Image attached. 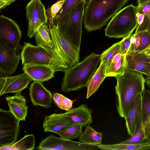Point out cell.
Returning <instances> with one entry per match:
<instances>
[{
	"instance_id": "obj_17",
	"label": "cell",
	"mask_w": 150,
	"mask_h": 150,
	"mask_svg": "<svg viewBox=\"0 0 150 150\" xmlns=\"http://www.w3.org/2000/svg\"><path fill=\"white\" fill-rule=\"evenodd\" d=\"M23 70L33 81L43 82L54 77L56 71L51 67L45 65L30 64L23 65Z\"/></svg>"
},
{
	"instance_id": "obj_5",
	"label": "cell",
	"mask_w": 150,
	"mask_h": 150,
	"mask_svg": "<svg viewBox=\"0 0 150 150\" xmlns=\"http://www.w3.org/2000/svg\"><path fill=\"white\" fill-rule=\"evenodd\" d=\"M137 7L132 4L118 11L110 19L105 30L109 38H124L132 34L137 27Z\"/></svg>"
},
{
	"instance_id": "obj_44",
	"label": "cell",
	"mask_w": 150,
	"mask_h": 150,
	"mask_svg": "<svg viewBox=\"0 0 150 150\" xmlns=\"http://www.w3.org/2000/svg\"><path fill=\"white\" fill-rule=\"evenodd\" d=\"M144 52L147 57L150 60V50L142 51Z\"/></svg>"
},
{
	"instance_id": "obj_25",
	"label": "cell",
	"mask_w": 150,
	"mask_h": 150,
	"mask_svg": "<svg viewBox=\"0 0 150 150\" xmlns=\"http://www.w3.org/2000/svg\"><path fill=\"white\" fill-rule=\"evenodd\" d=\"M100 150H148L150 149V141L136 144L119 143L113 144H100L97 145Z\"/></svg>"
},
{
	"instance_id": "obj_31",
	"label": "cell",
	"mask_w": 150,
	"mask_h": 150,
	"mask_svg": "<svg viewBox=\"0 0 150 150\" xmlns=\"http://www.w3.org/2000/svg\"><path fill=\"white\" fill-rule=\"evenodd\" d=\"M53 100L55 104L60 108L68 111L72 107L75 100H71L62 94L55 93L52 95Z\"/></svg>"
},
{
	"instance_id": "obj_34",
	"label": "cell",
	"mask_w": 150,
	"mask_h": 150,
	"mask_svg": "<svg viewBox=\"0 0 150 150\" xmlns=\"http://www.w3.org/2000/svg\"><path fill=\"white\" fill-rule=\"evenodd\" d=\"M65 0H59L46 10L47 18H54L61 8Z\"/></svg>"
},
{
	"instance_id": "obj_30",
	"label": "cell",
	"mask_w": 150,
	"mask_h": 150,
	"mask_svg": "<svg viewBox=\"0 0 150 150\" xmlns=\"http://www.w3.org/2000/svg\"><path fill=\"white\" fill-rule=\"evenodd\" d=\"M120 42L115 43L100 54L101 61L105 63L107 68L110 66L115 55L119 53H120Z\"/></svg>"
},
{
	"instance_id": "obj_28",
	"label": "cell",
	"mask_w": 150,
	"mask_h": 150,
	"mask_svg": "<svg viewBox=\"0 0 150 150\" xmlns=\"http://www.w3.org/2000/svg\"><path fill=\"white\" fill-rule=\"evenodd\" d=\"M125 55H123L122 58L118 62L111 64L106 69V74L107 77H116L123 75L126 69Z\"/></svg>"
},
{
	"instance_id": "obj_11",
	"label": "cell",
	"mask_w": 150,
	"mask_h": 150,
	"mask_svg": "<svg viewBox=\"0 0 150 150\" xmlns=\"http://www.w3.org/2000/svg\"><path fill=\"white\" fill-rule=\"evenodd\" d=\"M22 33L16 22L3 15L0 16V40L8 46L20 50Z\"/></svg>"
},
{
	"instance_id": "obj_21",
	"label": "cell",
	"mask_w": 150,
	"mask_h": 150,
	"mask_svg": "<svg viewBox=\"0 0 150 150\" xmlns=\"http://www.w3.org/2000/svg\"><path fill=\"white\" fill-rule=\"evenodd\" d=\"M34 36L37 45L57 54L62 58L55 47L47 23L42 25L35 32Z\"/></svg>"
},
{
	"instance_id": "obj_15",
	"label": "cell",
	"mask_w": 150,
	"mask_h": 150,
	"mask_svg": "<svg viewBox=\"0 0 150 150\" xmlns=\"http://www.w3.org/2000/svg\"><path fill=\"white\" fill-rule=\"evenodd\" d=\"M43 83L33 81L29 88V95L33 105L48 108L52 106L53 96L50 91L44 86Z\"/></svg>"
},
{
	"instance_id": "obj_39",
	"label": "cell",
	"mask_w": 150,
	"mask_h": 150,
	"mask_svg": "<svg viewBox=\"0 0 150 150\" xmlns=\"http://www.w3.org/2000/svg\"><path fill=\"white\" fill-rule=\"evenodd\" d=\"M17 0H0V9H3Z\"/></svg>"
},
{
	"instance_id": "obj_7",
	"label": "cell",
	"mask_w": 150,
	"mask_h": 150,
	"mask_svg": "<svg viewBox=\"0 0 150 150\" xmlns=\"http://www.w3.org/2000/svg\"><path fill=\"white\" fill-rule=\"evenodd\" d=\"M47 23L55 47L69 67L79 62L80 49L76 48L63 34L53 20L48 19Z\"/></svg>"
},
{
	"instance_id": "obj_50",
	"label": "cell",
	"mask_w": 150,
	"mask_h": 150,
	"mask_svg": "<svg viewBox=\"0 0 150 150\" xmlns=\"http://www.w3.org/2000/svg\"><path fill=\"white\" fill-rule=\"evenodd\" d=\"M149 140L150 141V139Z\"/></svg>"
},
{
	"instance_id": "obj_48",
	"label": "cell",
	"mask_w": 150,
	"mask_h": 150,
	"mask_svg": "<svg viewBox=\"0 0 150 150\" xmlns=\"http://www.w3.org/2000/svg\"><path fill=\"white\" fill-rule=\"evenodd\" d=\"M150 48V45H149V46L146 49H148V48Z\"/></svg>"
},
{
	"instance_id": "obj_24",
	"label": "cell",
	"mask_w": 150,
	"mask_h": 150,
	"mask_svg": "<svg viewBox=\"0 0 150 150\" xmlns=\"http://www.w3.org/2000/svg\"><path fill=\"white\" fill-rule=\"evenodd\" d=\"M35 138L33 134L25 135L18 142L10 145L0 147L1 150H30L35 148Z\"/></svg>"
},
{
	"instance_id": "obj_49",
	"label": "cell",
	"mask_w": 150,
	"mask_h": 150,
	"mask_svg": "<svg viewBox=\"0 0 150 150\" xmlns=\"http://www.w3.org/2000/svg\"><path fill=\"white\" fill-rule=\"evenodd\" d=\"M85 0H83V1H84V2H85Z\"/></svg>"
},
{
	"instance_id": "obj_18",
	"label": "cell",
	"mask_w": 150,
	"mask_h": 150,
	"mask_svg": "<svg viewBox=\"0 0 150 150\" xmlns=\"http://www.w3.org/2000/svg\"><path fill=\"white\" fill-rule=\"evenodd\" d=\"M9 110L19 121H25L27 116L28 107L26 100L21 93L13 96L5 97Z\"/></svg>"
},
{
	"instance_id": "obj_37",
	"label": "cell",
	"mask_w": 150,
	"mask_h": 150,
	"mask_svg": "<svg viewBox=\"0 0 150 150\" xmlns=\"http://www.w3.org/2000/svg\"><path fill=\"white\" fill-rule=\"evenodd\" d=\"M150 21V11L144 18L142 24L138 26L135 33L145 30L146 26L147 23Z\"/></svg>"
},
{
	"instance_id": "obj_3",
	"label": "cell",
	"mask_w": 150,
	"mask_h": 150,
	"mask_svg": "<svg viewBox=\"0 0 150 150\" xmlns=\"http://www.w3.org/2000/svg\"><path fill=\"white\" fill-rule=\"evenodd\" d=\"M100 61V55L92 52L69 68L64 72L61 90L68 93L87 86Z\"/></svg>"
},
{
	"instance_id": "obj_51",
	"label": "cell",
	"mask_w": 150,
	"mask_h": 150,
	"mask_svg": "<svg viewBox=\"0 0 150 150\" xmlns=\"http://www.w3.org/2000/svg\"><path fill=\"white\" fill-rule=\"evenodd\" d=\"M149 149L150 150V149Z\"/></svg>"
},
{
	"instance_id": "obj_22",
	"label": "cell",
	"mask_w": 150,
	"mask_h": 150,
	"mask_svg": "<svg viewBox=\"0 0 150 150\" xmlns=\"http://www.w3.org/2000/svg\"><path fill=\"white\" fill-rule=\"evenodd\" d=\"M128 52H140L144 50L150 45V33L144 30L132 34Z\"/></svg>"
},
{
	"instance_id": "obj_42",
	"label": "cell",
	"mask_w": 150,
	"mask_h": 150,
	"mask_svg": "<svg viewBox=\"0 0 150 150\" xmlns=\"http://www.w3.org/2000/svg\"><path fill=\"white\" fill-rule=\"evenodd\" d=\"M144 74L146 75V77L150 78V63L146 67Z\"/></svg>"
},
{
	"instance_id": "obj_1",
	"label": "cell",
	"mask_w": 150,
	"mask_h": 150,
	"mask_svg": "<svg viewBox=\"0 0 150 150\" xmlns=\"http://www.w3.org/2000/svg\"><path fill=\"white\" fill-rule=\"evenodd\" d=\"M115 78L117 109L120 116L125 119L132 103L144 90L146 80L142 73L127 69Z\"/></svg>"
},
{
	"instance_id": "obj_20",
	"label": "cell",
	"mask_w": 150,
	"mask_h": 150,
	"mask_svg": "<svg viewBox=\"0 0 150 150\" xmlns=\"http://www.w3.org/2000/svg\"><path fill=\"white\" fill-rule=\"evenodd\" d=\"M93 110L89 108L86 104L71 108L65 112L69 115L75 124L80 125L83 127L90 125L93 122L91 114Z\"/></svg>"
},
{
	"instance_id": "obj_32",
	"label": "cell",
	"mask_w": 150,
	"mask_h": 150,
	"mask_svg": "<svg viewBox=\"0 0 150 150\" xmlns=\"http://www.w3.org/2000/svg\"><path fill=\"white\" fill-rule=\"evenodd\" d=\"M83 0H65L61 8L54 18V21L59 19L75 6Z\"/></svg>"
},
{
	"instance_id": "obj_16",
	"label": "cell",
	"mask_w": 150,
	"mask_h": 150,
	"mask_svg": "<svg viewBox=\"0 0 150 150\" xmlns=\"http://www.w3.org/2000/svg\"><path fill=\"white\" fill-rule=\"evenodd\" d=\"M75 124L70 117L65 113H54L45 117L43 127L45 132L57 134L59 131Z\"/></svg>"
},
{
	"instance_id": "obj_27",
	"label": "cell",
	"mask_w": 150,
	"mask_h": 150,
	"mask_svg": "<svg viewBox=\"0 0 150 150\" xmlns=\"http://www.w3.org/2000/svg\"><path fill=\"white\" fill-rule=\"evenodd\" d=\"M82 127L80 125L75 124L59 131L57 134L62 139L72 140L77 138L82 132Z\"/></svg>"
},
{
	"instance_id": "obj_35",
	"label": "cell",
	"mask_w": 150,
	"mask_h": 150,
	"mask_svg": "<svg viewBox=\"0 0 150 150\" xmlns=\"http://www.w3.org/2000/svg\"><path fill=\"white\" fill-rule=\"evenodd\" d=\"M132 34L124 38L120 41V53L126 55L129 52L131 43V38Z\"/></svg>"
},
{
	"instance_id": "obj_19",
	"label": "cell",
	"mask_w": 150,
	"mask_h": 150,
	"mask_svg": "<svg viewBox=\"0 0 150 150\" xmlns=\"http://www.w3.org/2000/svg\"><path fill=\"white\" fill-rule=\"evenodd\" d=\"M126 69L139 71L144 74L146 67L150 60L144 52H128L125 55Z\"/></svg>"
},
{
	"instance_id": "obj_23",
	"label": "cell",
	"mask_w": 150,
	"mask_h": 150,
	"mask_svg": "<svg viewBox=\"0 0 150 150\" xmlns=\"http://www.w3.org/2000/svg\"><path fill=\"white\" fill-rule=\"evenodd\" d=\"M106 67L105 63L101 61L100 66L90 80L87 86L86 98H88L98 89L105 78L107 77L106 74Z\"/></svg>"
},
{
	"instance_id": "obj_47",
	"label": "cell",
	"mask_w": 150,
	"mask_h": 150,
	"mask_svg": "<svg viewBox=\"0 0 150 150\" xmlns=\"http://www.w3.org/2000/svg\"><path fill=\"white\" fill-rule=\"evenodd\" d=\"M150 50V48L144 50Z\"/></svg>"
},
{
	"instance_id": "obj_12",
	"label": "cell",
	"mask_w": 150,
	"mask_h": 150,
	"mask_svg": "<svg viewBox=\"0 0 150 150\" xmlns=\"http://www.w3.org/2000/svg\"><path fill=\"white\" fill-rule=\"evenodd\" d=\"M21 59L19 50L10 47L0 40V76L15 73Z\"/></svg>"
},
{
	"instance_id": "obj_46",
	"label": "cell",
	"mask_w": 150,
	"mask_h": 150,
	"mask_svg": "<svg viewBox=\"0 0 150 150\" xmlns=\"http://www.w3.org/2000/svg\"><path fill=\"white\" fill-rule=\"evenodd\" d=\"M145 30H146L147 31L150 33V21H149L147 24Z\"/></svg>"
},
{
	"instance_id": "obj_6",
	"label": "cell",
	"mask_w": 150,
	"mask_h": 150,
	"mask_svg": "<svg viewBox=\"0 0 150 150\" xmlns=\"http://www.w3.org/2000/svg\"><path fill=\"white\" fill-rule=\"evenodd\" d=\"M85 2L75 6L62 17L54 21L63 34L80 49Z\"/></svg>"
},
{
	"instance_id": "obj_45",
	"label": "cell",
	"mask_w": 150,
	"mask_h": 150,
	"mask_svg": "<svg viewBox=\"0 0 150 150\" xmlns=\"http://www.w3.org/2000/svg\"><path fill=\"white\" fill-rule=\"evenodd\" d=\"M145 79L146 84L150 89V78L146 77Z\"/></svg>"
},
{
	"instance_id": "obj_29",
	"label": "cell",
	"mask_w": 150,
	"mask_h": 150,
	"mask_svg": "<svg viewBox=\"0 0 150 150\" xmlns=\"http://www.w3.org/2000/svg\"><path fill=\"white\" fill-rule=\"evenodd\" d=\"M142 124L144 127L150 119V90L144 89L142 97Z\"/></svg>"
},
{
	"instance_id": "obj_26",
	"label": "cell",
	"mask_w": 150,
	"mask_h": 150,
	"mask_svg": "<svg viewBox=\"0 0 150 150\" xmlns=\"http://www.w3.org/2000/svg\"><path fill=\"white\" fill-rule=\"evenodd\" d=\"M86 127L85 131L78 137L79 142L96 146L102 144V133L98 132L90 125Z\"/></svg>"
},
{
	"instance_id": "obj_36",
	"label": "cell",
	"mask_w": 150,
	"mask_h": 150,
	"mask_svg": "<svg viewBox=\"0 0 150 150\" xmlns=\"http://www.w3.org/2000/svg\"><path fill=\"white\" fill-rule=\"evenodd\" d=\"M137 7V13L145 16L150 11V1L139 7Z\"/></svg>"
},
{
	"instance_id": "obj_13",
	"label": "cell",
	"mask_w": 150,
	"mask_h": 150,
	"mask_svg": "<svg viewBox=\"0 0 150 150\" xmlns=\"http://www.w3.org/2000/svg\"><path fill=\"white\" fill-rule=\"evenodd\" d=\"M32 81V78L25 72L14 76L1 77L0 96L8 93H21Z\"/></svg>"
},
{
	"instance_id": "obj_4",
	"label": "cell",
	"mask_w": 150,
	"mask_h": 150,
	"mask_svg": "<svg viewBox=\"0 0 150 150\" xmlns=\"http://www.w3.org/2000/svg\"><path fill=\"white\" fill-rule=\"evenodd\" d=\"M21 56L23 65L30 64L47 65L53 68L56 71L64 73L69 68L59 55L29 42L24 43Z\"/></svg>"
},
{
	"instance_id": "obj_14",
	"label": "cell",
	"mask_w": 150,
	"mask_h": 150,
	"mask_svg": "<svg viewBox=\"0 0 150 150\" xmlns=\"http://www.w3.org/2000/svg\"><path fill=\"white\" fill-rule=\"evenodd\" d=\"M142 94H139L131 104L125 118L127 132L131 136L139 130L142 124Z\"/></svg>"
},
{
	"instance_id": "obj_8",
	"label": "cell",
	"mask_w": 150,
	"mask_h": 150,
	"mask_svg": "<svg viewBox=\"0 0 150 150\" xmlns=\"http://www.w3.org/2000/svg\"><path fill=\"white\" fill-rule=\"evenodd\" d=\"M20 121L9 110L0 109V147L14 143L19 132Z\"/></svg>"
},
{
	"instance_id": "obj_9",
	"label": "cell",
	"mask_w": 150,
	"mask_h": 150,
	"mask_svg": "<svg viewBox=\"0 0 150 150\" xmlns=\"http://www.w3.org/2000/svg\"><path fill=\"white\" fill-rule=\"evenodd\" d=\"M25 10L27 36L31 38L42 25L47 23L48 18L45 6L41 0H31L27 4Z\"/></svg>"
},
{
	"instance_id": "obj_43",
	"label": "cell",
	"mask_w": 150,
	"mask_h": 150,
	"mask_svg": "<svg viewBox=\"0 0 150 150\" xmlns=\"http://www.w3.org/2000/svg\"><path fill=\"white\" fill-rule=\"evenodd\" d=\"M150 0H137V2L138 7H139L143 5Z\"/></svg>"
},
{
	"instance_id": "obj_40",
	"label": "cell",
	"mask_w": 150,
	"mask_h": 150,
	"mask_svg": "<svg viewBox=\"0 0 150 150\" xmlns=\"http://www.w3.org/2000/svg\"><path fill=\"white\" fill-rule=\"evenodd\" d=\"M123 55L120 53H119L116 54L113 57L111 64L116 63L120 60Z\"/></svg>"
},
{
	"instance_id": "obj_10",
	"label": "cell",
	"mask_w": 150,
	"mask_h": 150,
	"mask_svg": "<svg viewBox=\"0 0 150 150\" xmlns=\"http://www.w3.org/2000/svg\"><path fill=\"white\" fill-rule=\"evenodd\" d=\"M39 150H93L99 149L96 146L65 139L53 134L47 136L40 143Z\"/></svg>"
},
{
	"instance_id": "obj_33",
	"label": "cell",
	"mask_w": 150,
	"mask_h": 150,
	"mask_svg": "<svg viewBox=\"0 0 150 150\" xmlns=\"http://www.w3.org/2000/svg\"><path fill=\"white\" fill-rule=\"evenodd\" d=\"M144 135L143 124L137 132L133 136L120 143L125 144H136L144 142Z\"/></svg>"
},
{
	"instance_id": "obj_38",
	"label": "cell",
	"mask_w": 150,
	"mask_h": 150,
	"mask_svg": "<svg viewBox=\"0 0 150 150\" xmlns=\"http://www.w3.org/2000/svg\"><path fill=\"white\" fill-rule=\"evenodd\" d=\"M144 140H149L150 139V119L144 127Z\"/></svg>"
},
{
	"instance_id": "obj_2",
	"label": "cell",
	"mask_w": 150,
	"mask_h": 150,
	"mask_svg": "<svg viewBox=\"0 0 150 150\" xmlns=\"http://www.w3.org/2000/svg\"><path fill=\"white\" fill-rule=\"evenodd\" d=\"M129 0H85L83 15L89 32L100 30Z\"/></svg>"
},
{
	"instance_id": "obj_41",
	"label": "cell",
	"mask_w": 150,
	"mask_h": 150,
	"mask_svg": "<svg viewBox=\"0 0 150 150\" xmlns=\"http://www.w3.org/2000/svg\"><path fill=\"white\" fill-rule=\"evenodd\" d=\"M137 16L138 26H139L142 23L145 16L143 15L139 14L137 13Z\"/></svg>"
}]
</instances>
